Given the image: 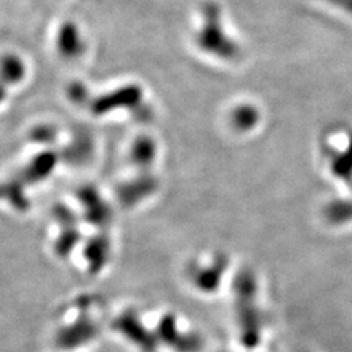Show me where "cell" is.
<instances>
[{"label":"cell","mask_w":352,"mask_h":352,"mask_svg":"<svg viewBox=\"0 0 352 352\" xmlns=\"http://www.w3.org/2000/svg\"><path fill=\"white\" fill-rule=\"evenodd\" d=\"M235 312L241 344L247 349L258 346L263 333V317L257 305V279L250 269H241L234 280Z\"/></svg>","instance_id":"cell-1"},{"label":"cell","mask_w":352,"mask_h":352,"mask_svg":"<svg viewBox=\"0 0 352 352\" xmlns=\"http://www.w3.org/2000/svg\"><path fill=\"white\" fill-rule=\"evenodd\" d=\"M258 111L252 106H240L231 118V123L238 131H248L257 124L258 122Z\"/></svg>","instance_id":"cell-6"},{"label":"cell","mask_w":352,"mask_h":352,"mask_svg":"<svg viewBox=\"0 0 352 352\" xmlns=\"http://www.w3.org/2000/svg\"><path fill=\"white\" fill-rule=\"evenodd\" d=\"M202 16L204 24L196 36L199 47L223 60L232 62L239 59L241 50L239 45L227 36L219 6L214 1L205 3L202 7Z\"/></svg>","instance_id":"cell-2"},{"label":"cell","mask_w":352,"mask_h":352,"mask_svg":"<svg viewBox=\"0 0 352 352\" xmlns=\"http://www.w3.org/2000/svg\"><path fill=\"white\" fill-rule=\"evenodd\" d=\"M324 1L352 16V0H324Z\"/></svg>","instance_id":"cell-7"},{"label":"cell","mask_w":352,"mask_h":352,"mask_svg":"<svg viewBox=\"0 0 352 352\" xmlns=\"http://www.w3.org/2000/svg\"><path fill=\"white\" fill-rule=\"evenodd\" d=\"M324 217L331 225H344L352 222V200H336L324 210Z\"/></svg>","instance_id":"cell-5"},{"label":"cell","mask_w":352,"mask_h":352,"mask_svg":"<svg viewBox=\"0 0 352 352\" xmlns=\"http://www.w3.org/2000/svg\"><path fill=\"white\" fill-rule=\"evenodd\" d=\"M327 158L334 176L352 183V135L344 148H327Z\"/></svg>","instance_id":"cell-4"},{"label":"cell","mask_w":352,"mask_h":352,"mask_svg":"<svg viewBox=\"0 0 352 352\" xmlns=\"http://www.w3.org/2000/svg\"><path fill=\"white\" fill-rule=\"evenodd\" d=\"M228 267V258L225 254L215 256L213 263L209 265H196L190 270V277L197 289L204 292H215L221 286L222 278Z\"/></svg>","instance_id":"cell-3"}]
</instances>
